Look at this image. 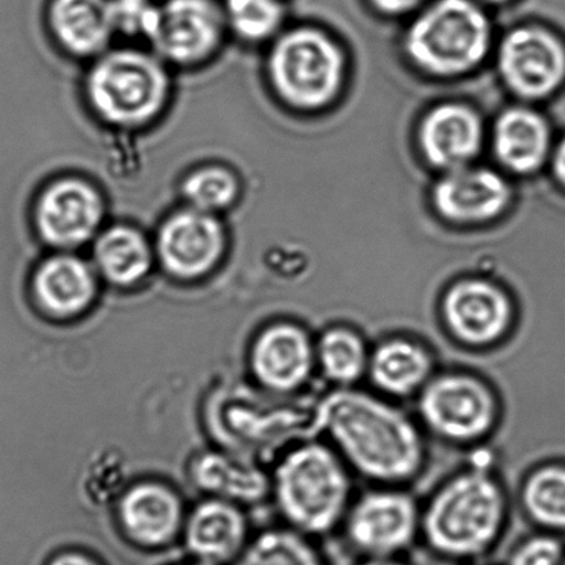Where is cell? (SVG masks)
Here are the masks:
<instances>
[{
  "mask_svg": "<svg viewBox=\"0 0 565 565\" xmlns=\"http://www.w3.org/2000/svg\"><path fill=\"white\" fill-rule=\"evenodd\" d=\"M318 425L350 470L381 486H403L425 468L419 426L403 409L370 393L338 387L322 399Z\"/></svg>",
  "mask_w": 565,
  "mask_h": 565,
  "instance_id": "6da1fadb",
  "label": "cell"
},
{
  "mask_svg": "<svg viewBox=\"0 0 565 565\" xmlns=\"http://www.w3.org/2000/svg\"><path fill=\"white\" fill-rule=\"evenodd\" d=\"M508 512L501 481L484 465H473L437 488L420 512V531L444 556H477L498 540Z\"/></svg>",
  "mask_w": 565,
  "mask_h": 565,
  "instance_id": "7a4b0ae2",
  "label": "cell"
},
{
  "mask_svg": "<svg viewBox=\"0 0 565 565\" xmlns=\"http://www.w3.org/2000/svg\"><path fill=\"white\" fill-rule=\"evenodd\" d=\"M350 468L332 446L300 444L277 466L274 492L279 510L301 535H323L343 524L350 508Z\"/></svg>",
  "mask_w": 565,
  "mask_h": 565,
  "instance_id": "3957f363",
  "label": "cell"
},
{
  "mask_svg": "<svg viewBox=\"0 0 565 565\" xmlns=\"http://www.w3.org/2000/svg\"><path fill=\"white\" fill-rule=\"evenodd\" d=\"M490 38V23L475 0H436L411 25L405 46L422 70L455 76L482 62Z\"/></svg>",
  "mask_w": 565,
  "mask_h": 565,
  "instance_id": "277c9868",
  "label": "cell"
},
{
  "mask_svg": "<svg viewBox=\"0 0 565 565\" xmlns=\"http://www.w3.org/2000/svg\"><path fill=\"white\" fill-rule=\"evenodd\" d=\"M92 107L107 122L140 126L167 104L169 79L157 57L134 49L104 54L86 81Z\"/></svg>",
  "mask_w": 565,
  "mask_h": 565,
  "instance_id": "5b68a950",
  "label": "cell"
},
{
  "mask_svg": "<svg viewBox=\"0 0 565 565\" xmlns=\"http://www.w3.org/2000/svg\"><path fill=\"white\" fill-rule=\"evenodd\" d=\"M343 54L320 31L300 29L279 38L268 58V74L278 96L290 106H327L342 86Z\"/></svg>",
  "mask_w": 565,
  "mask_h": 565,
  "instance_id": "8992f818",
  "label": "cell"
},
{
  "mask_svg": "<svg viewBox=\"0 0 565 565\" xmlns=\"http://www.w3.org/2000/svg\"><path fill=\"white\" fill-rule=\"evenodd\" d=\"M418 413L427 431L454 446L484 440L498 425L499 399L482 377L446 372L431 377L418 394Z\"/></svg>",
  "mask_w": 565,
  "mask_h": 565,
  "instance_id": "52a82bcc",
  "label": "cell"
},
{
  "mask_svg": "<svg viewBox=\"0 0 565 565\" xmlns=\"http://www.w3.org/2000/svg\"><path fill=\"white\" fill-rule=\"evenodd\" d=\"M415 498L396 486H381L351 502L343 520L351 545L372 557H388L414 542L420 531Z\"/></svg>",
  "mask_w": 565,
  "mask_h": 565,
  "instance_id": "ba28073f",
  "label": "cell"
},
{
  "mask_svg": "<svg viewBox=\"0 0 565 565\" xmlns=\"http://www.w3.org/2000/svg\"><path fill=\"white\" fill-rule=\"evenodd\" d=\"M444 329L455 342L487 349L508 338L515 322V307L507 290L484 278H465L443 295Z\"/></svg>",
  "mask_w": 565,
  "mask_h": 565,
  "instance_id": "9c48e42d",
  "label": "cell"
},
{
  "mask_svg": "<svg viewBox=\"0 0 565 565\" xmlns=\"http://www.w3.org/2000/svg\"><path fill=\"white\" fill-rule=\"evenodd\" d=\"M224 23V12L213 0H167L153 9L146 36L169 62L195 64L221 45Z\"/></svg>",
  "mask_w": 565,
  "mask_h": 565,
  "instance_id": "30bf717a",
  "label": "cell"
},
{
  "mask_svg": "<svg viewBox=\"0 0 565 565\" xmlns=\"http://www.w3.org/2000/svg\"><path fill=\"white\" fill-rule=\"evenodd\" d=\"M104 202L87 181L60 179L47 185L38 199L34 222L47 245L73 249L90 241L100 228Z\"/></svg>",
  "mask_w": 565,
  "mask_h": 565,
  "instance_id": "8fae6325",
  "label": "cell"
},
{
  "mask_svg": "<svg viewBox=\"0 0 565 565\" xmlns=\"http://www.w3.org/2000/svg\"><path fill=\"white\" fill-rule=\"evenodd\" d=\"M504 84L524 98H543L565 81V47L551 32L523 26L504 38L499 51Z\"/></svg>",
  "mask_w": 565,
  "mask_h": 565,
  "instance_id": "7c38bea8",
  "label": "cell"
},
{
  "mask_svg": "<svg viewBox=\"0 0 565 565\" xmlns=\"http://www.w3.org/2000/svg\"><path fill=\"white\" fill-rule=\"evenodd\" d=\"M224 230L212 213L189 207L170 216L159 230L157 254L164 270L180 279L205 276L221 260Z\"/></svg>",
  "mask_w": 565,
  "mask_h": 565,
  "instance_id": "4fadbf2b",
  "label": "cell"
},
{
  "mask_svg": "<svg viewBox=\"0 0 565 565\" xmlns=\"http://www.w3.org/2000/svg\"><path fill=\"white\" fill-rule=\"evenodd\" d=\"M316 366V343L295 322L281 321L267 327L252 349L255 376L273 392L298 391L309 382Z\"/></svg>",
  "mask_w": 565,
  "mask_h": 565,
  "instance_id": "5bb4252c",
  "label": "cell"
},
{
  "mask_svg": "<svg viewBox=\"0 0 565 565\" xmlns=\"http://www.w3.org/2000/svg\"><path fill=\"white\" fill-rule=\"evenodd\" d=\"M181 536L190 559L202 565H233L250 542L244 514L218 498L194 509Z\"/></svg>",
  "mask_w": 565,
  "mask_h": 565,
  "instance_id": "9a60e30c",
  "label": "cell"
},
{
  "mask_svg": "<svg viewBox=\"0 0 565 565\" xmlns=\"http://www.w3.org/2000/svg\"><path fill=\"white\" fill-rule=\"evenodd\" d=\"M120 525L135 546L161 551L183 534V509L168 487L145 482L120 499Z\"/></svg>",
  "mask_w": 565,
  "mask_h": 565,
  "instance_id": "2e32d148",
  "label": "cell"
},
{
  "mask_svg": "<svg viewBox=\"0 0 565 565\" xmlns=\"http://www.w3.org/2000/svg\"><path fill=\"white\" fill-rule=\"evenodd\" d=\"M433 199L447 221L482 223L501 215L509 205L510 189L492 170L460 168L438 181Z\"/></svg>",
  "mask_w": 565,
  "mask_h": 565,
  "instance_id": "e0dca14e",
  "label": "cell"
},
{
  "mask_svg": "<svg viewBox=\"0 0 565 565\" xmlns=\"http://www.w3.org/2000/svg\"><path fill=\"white\" fill-rule=\"evenodd\" d=\"M482 128L479 115L460 104H444L426 115L419 141L427 161L436 168H465L480 151Z\"/></svg>",
  "mask_w": 565,
  "mask_h": 565,
  "instance_id": "ac0fdd59",
  "label": "cell"
},
{
  "mask_svg": "<svg viewBox=\"0 0 565 565\" xmlns=\"http://www.w3.org/2000/svg\"><path fill=\"white\" fill-rule=\"evenodd\" d=\"M366 376L388 397H413L435 376V356L418 340L388 338L371 350Z\"/></svg>",
  "mask_w": 565,
  "mask_h": 565,
  "instance_id": "d6986e66",
  "label": "cell"
},
{
  "mask_svg": "<svg viewBox=\"0 0 565 565\" xmlns=\"http://www.w3.org/2000/svg\"><path fill=\"white\" fill-rule=\"evenodd\" d=\"M49 24L56 40L79 57L104 52L118 31L114 0H52Z\"/></svg>",
  "mask_w": 565,
  "mask_h": 565,
  "instance_id": "ffe728a7",
  "label": "cell"
},
{
  "mask_svg": "<svg viewBox=\"0 0 565 565\" xmlns=\"http://www.w3.org/2000/svg\"><path fill=\"white\" fill-rule=\"evenodd\" d=\"M32 290L49 315L74 317L95 299L96 277L85 260L62 254L49 257L36 268Z\"/></svg>",
  "mask_w": 565,
  "mask_h": 565,
  "instance_id": "44dd1931",
  "label": "cell"
},
{
  "mask_svg": "<svg viewBox=\"0 0 565 565\" xmlns=\"http://www.w3.org/2000/svg\"><path fill=\"white\" fill-rule=\"evenodd\" d=\"M548 146L551 134L547 125L531 109H508L497 120L493 131L497 158L515 173H531L541 168Z\"/></svg>",
  "mask_w": 565,
  "mask_h": 565,
  "instance_id": "7402d4cb",
  "label": "cell"
},
{
  "mask_svg": "<svg viewBox=\"0 0 565 565\" xmlns=\"http://www.w3.org/2000/svg\"><path fill=\"white\" fill-rule=\"evenodd\" d=\"M97 270L118 287H130L150 271L152 250L139 230L114 226L98 235L93 249Z\"/></svg>",
  "mask_w": 565,
  "mask_h": 565,
  "instance_id": "603a6c76",
  "label": "cell"
},
{
  "mask_svg": "<svg viewBox=\"0 0 565 565\" xmlns=\"http://www.w3.org/2000/svg\"><path fill=\"white\" fill-rule=\"evenodd\" d=\"M371 350L354 328L329 327L316 343L317 366L337 387H353L366 376Z\"/></svg>",
  "mask_w": 565,
  "mask_h": 565,
  "instance_id": "cb8c5ba5",
  "label": "cell"
},
{
  "mask_svg": "<svg viewBox=\"0 0 565 565\" xmlns=\"http://www.w3.org/2000/svg\"><path fill=\"white\" fill-rule=\"evenodd\" d=\"M193 473L202 490L217 493L224 501H256L267 487L259 470L221 454L201 457Z\"/></svg>",
  "mask_w": 565,
  "mask_h": 565,
  "instance_id": "d4e9b609",
  "label": "cell"
},
{
  "mask_svg": "<svg viewBox=\"0 0 565 565\" xmlns=\"http://www.w3.org/2000/svg\"><path fill=\"white\" fill-rule=\"evenodd\" d=\"M521 507L532 523L546 530H565V466H537L525 477Z\"/></svg>",
  "mask_w": 565,
  "mask_h": 565,
  "instance_id": "484cf974",
  "label": "cell"
},
{
  "mask_svg": "<svg viewBox=\"0 0 565 565\" xmlns=\"http://www.w3.org/2000/svg\"><path fill=\"white\" fill-rule=\"evenodd\" d=\"M233 565H322L306 535L294 530H270L257 535Z\"/></svg>",
  "mask_w": 565,
  "mask_h": 565,
  "instance_id": "4316f807",
  "label": "cell"
},
{
  "mask_svg": "<svg viewBox=\"0 0 565 565\" xmlns=\"http://www.w3.org/2000/svg\"><path fill=\"white\" fill-rule=\"evenodd\" d=\"M238 191L237 178L216 164L194 170L183 183V195L190 207L212 215L232 205Z\"/></svg>",
  "mask_w": 565,
  "mask_h": 565,
  "instance_id": "83f0119b",
  "label": "cell"
},
{
  "mask_svg": "<svg viewBox=\"0 0 565 565\" xmlns=\"http://www.w3.org/2000/svg\"><path fill=\"white\" fill-rule=\"evenodd\" d=\"M278 0H226L224 18L246 41H263L278 30L282 21Z\"/></svg>",
  "mask_w": 565,
  "mask_h": 565,
  "instance_id": "f1b7e54d",
  "label": "cell"
},
{
  "mask_svg": "<svg viewBox=\"0 0 565 565\" xmlns=\"http://www.w3.org/2000/svg\"><path fill=\"white\" fill-rule=\"evenodd\" d=\"M563 559V547L556 537L535 535L515 548L510 565H558Z\"/></svg>",
  "mask_w": 565,
  "mask_h": 565,
  "instance_id": "f546056e",
  "label": "cell"
},
{
  "mask_svg": "<svg viewBox=\"0 0 565 565\" xmlns=\"http://www.w3.org/2000/svg\"><path fill=\"white\" fill-rule=\"evenodd\" d=\"M45 565H104L100 559L93 554L79 548H67L54 553L53 556L47 558Z\"/></svg>",
  "mask_w": 565,
  "mask_h": 565,
  "instance_id": "4dcf8cb0",
  "label": "cell"
},
{
  "mask_svg": "<svg viewBox=\"0 0 565 565\" xmlns=\"http://www.w3.org/2000/svg\"><path fill=\"white\" fill-rule=\"evenodd\" d=\"M425 0H371L373 8L386 14H404L419 8Z\"/></svg>",
  "mask_w": 565,
  "mask_h": 565,
  "instance_id": "1f68e13d",
  "label": "cell"
},
{
  "mask_svg": "<svg viewBox=\"0 0 565 565\" xmlns=\"http://www.w3.org/2000/svg\"><path fill=\"white\" fill-rule=\"evenodd\" d=\"M554 173L556 178L565 186V139L559 142L556 153H554Z\"/></svg>",
  "mask_w": 565,
  "mask_h": 565,
  "instance_id": "d6a6232c",
  "label": "cell"
},
{
  "mask_svg": "<svg viewBox=\"0 0 565 565\" xmlns=\"http://www.w3.org/2000/svg\"><path fill=\"white\" fill-rule=\"evenodd\" d=\"M364 565H403L397 562H394V559L387 558V557H372L370 562H366Z\"/></svg>",
  "mask_w": 565,
  "mask_h": 565,
  "instance_id": "836d02e7",
  "label": "cell"
},
{
  "mask_svg": "<svg viewBox=\"0 0 565 565\" xmlns=\"http://www.w3.org/2000/svg\"><path fill=\"white\" fill-rule=\"evenodd\" d=\"M172 565H202V564L195 563V562H193V559H189V562L175 563V564H172Z\"/></svg>",
  "mask_w": 565,
  "mask_h": 565,
  "instance_id": "e575fe53",
  "label": "cell"
},
{
  "mask_svg": "<svg viewBox=\"0 0 565 565\" xmlns=\"http://www.w3.org/2000/svg\"><path fill=\"white\" fill-rule=\"evenodd\" d=\"M488 3L499 4V3H507L509 0H486Z\"/></svg>",
  "mask_w": 565,
  "mask_h": 565,
  "instance_id": "d590c367",
  "label": "cell"
},
{
  "mask_svg": "<svg viewBox=\"0 0 565 565\" xmlns=\"http://www.w3.org/2000/svg\"><path fill=\"white\" fill-rule=\"evenodd\" d=\"M563 565H565V558H564V563H563Z\"/></svg>",
  "mask_w": 565,
  "mask_h": 565,
  "instance_id": "8d00e7d4",
  "label": "cell"
}]
</instances>
